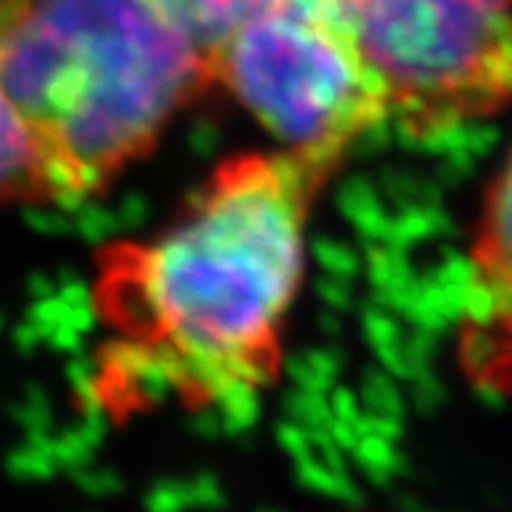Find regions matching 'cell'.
I'll list each match as a JSON object with an SVG mask.
<instances>
[{
    "mask_svg": "<svg viewBox=\"0 0 512 512\" xmlns=\"http://www.w3.org/2000/svg\"><path fill=\"white\" fill-rule=\"evenodd\" d=\"M322 183L288 151L242 154L160 234L106 248L94 279L106 373L188 410L251 407L279 373Z\"/></svg>",
    "mask_w": 512,
    "mask_h": 512,
    "instance_id": "obj_1",
    "label": "cell"
},
{
    "mask_svg": "<svg viewBox=\"0 0 512 512\" xmlns=\"http://www.w3.org/2000/svg\"><path fill=\"white\" fill-rule=\"evenodd\" d=\"M200 0H0V89L37 151L40 200L100 194L214 86Z\"/></svg>",
    "mask_w": 512,
    "mask_h": 512,
    "instance_id": "obj_2",
    "label": "cell"
},
{
    "mask_svg": "<svg viewBox=\"0 0 512 512\" xmlns=\"http://www.w3.org/2000/svg\"><path fill=\"white\" fill-rule=\"evenodd\" d=\"M217 83L325 180L387 117L348 0H245L214 46Z\"/></svg>",
    "mask_w": 512,
    "mask_h": 512,
    "instance_id": "obj_3",
    "label": "cell"
},
{
    "mask_svg": "<svg viewBox=\"0 0 512 512\" xmlns=\"http://www.w3.org/2000/svg\"><path fill=\"white\" fill-rule=\"evenodd\" d=\"M370 69L407 134L430 137L512 97V20L493 0H348Z\"/></svg>",
    "mask_w": 512,
    "mask_h": 512,
    "instance_id": "obj_4",
    "label": "cell"
},
{
    "mask_svg": "<svg viewBox=\"0 0 512 512\" xmlns=\"http://www.w3.org/2000/svg\"><path fill=\"white\" fill-rule=\"evenodd\" d=\"M456 356L476 390L512 399V151L478 220Z\"/></svg>",
    "mask_w": 512,
    "mask_h": 512,
    "instance_id": "obj_5",
    "label": "cell"
},
{
    "mask_svg": "<svg viewBox=\"0 0 512 512\" xmlns=\"http://www.w3.org/2000/svg\"><path fill=\"white\" fill-rule=\"evenodd\" d=\"M9 200H40V180L32 134L0 89V202Z\"/></svg>",
    "mask_w": 512,
    "mask_h": 512,
    "instance_id": "obj_6",
    "label": "cell"
},
{
    "mask_svg": "<svg viewBox=\"0 0 512 512\" xmlns=\"http://www.w3.org/2000/svg\"><path fill=\"white\" fill-rule=\"evenodd\" d=\"M202 6L211 12V18L220 23V29L225 32V26H228V20L234 18L239 12V6L245 3V0H200Z\"/></svg>",
    "mask_w": 512,
    "mask_h": 512,
    "instance_id": "obj_7",
    "label": "cell"
}]
</instances>
